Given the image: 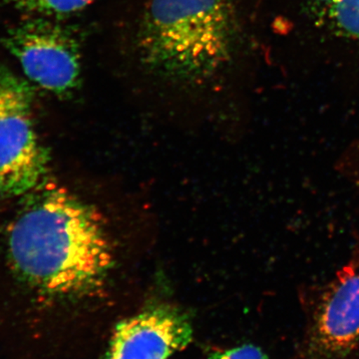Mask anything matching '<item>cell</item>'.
<instances>
[{"mask_svg": "<svg viewBox=\"0 0 359 359\" xmlns=\"http://www.w3.org/2000/svg\"><path fill=\"white\" fill-rule=\"evenodd\" d=\"M40 190L9 229L14 271L33 289L58 299L96 292L114 264L102 217L65 189Z\"/></svg>", "mask_w": 359, "mask_h": 359, "instance_id": "cell-1", "label": "cell"}, {"mask_svg": "<svg viewBox=\"0 0 359 359\" xmlns=\"http://www.w3.org/2000/svg\"><path fill=\"white\" fill-rule=\"evenodd\" d=\"M238 37L229 0H151L137 47L142 65L155 76L195 88L231 65Z\"/></svg>", "mask_w": 359, "mask_h": 359, "instance_id": "cell-2", "label": "cell"}, {"mask_svg": "<svg viewBox=\"0 0 359 359\" xmlns=\"http://www.w3.org/2000/svg\"><path fill=\"white\" fill-rule=\"evenodd\" d=\"M309 353L341 359L359 346V248L327 282L306 287Z\"/></svg>", "mask_w": 359, "mask_h": 359, "instance_id": "cell-3", "label": "cell"}, {"mask_svg": "<svg viewBox=\"0 0 359 359\" xmlns=\"http://www.w3.org/2000/svg\"><path fill=\"white\" fill-rule=\"evenodd\" d=\"M4 43L25 76L40 88L63 96L79 86V45L56 23L44 18L22 21L7 32Z\"/></svg>", "mask_w": 359, "mask_h": 359, "instance_id": "cell-4", "label": "cell"}, {"mask_svg": "<svg viewBox=\"0 0 359 359\" xmlns=\"http://www.w3.org/2000/svg\"><path fill=\"white\" fill-rule=\"evenodd\" d=\"M32 91L18 81L0 99V195L36 191L48 171V157L32 117Z\"/></svg>", "mask_w": 359, "mask_h": 359, "instance_id": "cell-5", "label": "cell"}, {"mask_svg": "<svg viewBox=\"0 0 359 359\" xmlns=\"http://www.w3.org/2000/svg\"><path fill=\"white\" fill-rule=\"evenodd\" d=\"M192 339V325L183 313L158 306L118 323L99 359H169Z\"/></svg>", "mask_w": 359, "mask_h": 359, "instance_id": "cell-6", "label": "cell"}, {"mask_svg": "<svg viewBox=\"0 0 359 359\" xmlns=\"http://www.w3.org/2000/svg\"><path fill=\"white\" fill-rule=\"evenodd\" d=\"M304 4L328 29L359 42V0H304Z\"/></svg>", "mask_w": 359, "mask_h": 359, "instance_id": "cell-7", "label": "cell"}, {"mask_svg": "<svg viewBox=\"0 0 359 359\" xmlns=\"http://www.w3.org/2000/svg\"><path fill=\"white\" fill-rule=\"evenodd\" d=\"M15 8L45 16H65L78 13L95 0H8Z\"/></svg>", "mask_w": 359, "mask_h": 359, "instance_id": "cell-8", "label": "cell"}, {"mask_svg": "<svg viewBox=\"0 0 359 359\" xmlns=\"http://www.w3.org/2000/svg\"><path fill=\"white\" fill-rule=\"evenodd\" d=\"M335 169L359 193V139L347 146L341 153Z\"/></svg>", "mask_w": 359, "mask_h": 359, "instance_id": "cell-9", "label": "cell"}, {"mask_svg": "<svg viewBox=\"0 0 359 359\" xmlns=\"http://www.w3.org/2000/svg\"><path fill=\"white\" fill-rule=\"evenodd\" d=\"M209 359H268V356L259 347L244 344L223 351H214L209 354Z\"/></svg>", "mask_w": 359, "mask_h": 359, "instance_id": "cell-10", "label": "cell"}, {"mask_svg": "<svg viewBox=\"0 0 359 359\" xmlns=\"http://www.w3.org/2000/svg\"><path fill=\"white\" fill-rule=\"evenodd\" d=\"M18 81H20V79H18L13 74L0 67V99L9 89L13 88Z\"/></svg>", "mask_w": 359, "mask_h": 359, "instance_id": "cell-11", "label": "cell"}]
</instances>
